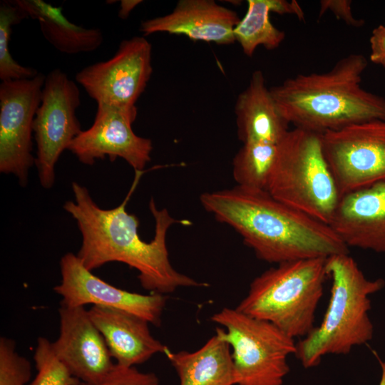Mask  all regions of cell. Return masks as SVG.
<instances>
[{
  "label": "cell",
  "instance_id": "obj_1",
  "mask_svg": "<svg viewBox=\"0 0 385 385\" xmlns=\"http://www.w3.org/2000/svg\"><path fill=\"white\" fill-rule=\"evenodd\" d=\"M133 183L124 200L112 209H103L93 200L88 190L77 182L71 188L73 200L66 201L63 209L76 220L82 237L76 255L90 271L112 262L135 269L140 285L151 293L167 294L180 287H207L177 271L171 265L166 246V235L177 220L167 209H158L153 197L149 209L155 220V235L149 242L138 235L139 220L126 211L125 206L143 171H135Z\"/></svg>",
  "mask_w": 385,
  "mask_h": 385
},
{
  "label": "cell",
  "instance_id": "obj_2",
  "mask_svg": "<svg viewBox=\"0 0 385 385\" xmlns=\"http://www.w3.org/2000/svg\"><path fill=\"white\" fill-rule=\"evenodd\" d=\"M200 200L205 210L235 229L265 262L277 265L349 253L329 225L275 199L265 190L236 185L204 192Z\"/></svg>",
  "mask_w": 385,
  "mask_h": 385
},
{
  "label": "cell",
  "instance_id": "obj_3",
  "mask_svg": "<svg viewBox=\"0 0 385 385\" xmlns=\"http://www.w3.org/2000/svg\"><path fill=\"white\" fill-rule=\"evenodd\" d=\"M367 66L363 54L351 53L325 73L297 75L270 88V92L281 115L294 128L322 133L385 120V98L361 86Z\"/></svg>",
  "mask_w": 385,
  "mask_h": 385
},
{
  "label": "cell",
  "instance_id": "obj_4",
  "mask_svg": "<svg viewBox=\"0 0 385 385\" xmlns=\"http://www.w3.org/2000/svg\"><path fill=\"white\" fill-rule=\"evenodd\" d=\"M326 271L332 279L326 312L320 324L297 343L294 355L306 369L318 366L327 355L347 354L372 339L369 296L385 286L381 278L367 279L349 253L327 258Z\"/></svg>",
  "mask_w": 385,
  "mask_h": 385
},
{
  "label": "cell",
  "instance_id": "obj_5",
  "mask_svg": "<svg viewBox=\"0 0 385 385\" xmlns=\"http://www.w3.org/2000/svg\"><path fill=\"white\" fill-rule=\"evenodd\" d=\"M327 258L282 262L256 277L235 307L267 321L289 337L304 338L315 327V314L328 277Z\"/></svg>",
  "mask_w": 385,
  "mask_h": 385
},
{
  "label": "cell",
  "instance_id": "obj_6",
  "mask_svg": "<svg viewBox=\"0 0 385 385\" xmlns=\"http://www.w3.org/2000/svg\"><path fill=\"white\" fill-rule=\"evenodd\" d=\"M266 191L329 225L341 195L324 156L322 133L294 128L277 144Z\"/></svg>",
  "mask_w": 385,
  "mask_h": 385
},
{
  "label": "cell",
  "instance_id": "obj_7",
  "mask_svg": "<svg viewBox=\"0 0 385 385\" xmlns=\"http://www.w3.org/2000/svg\"><path fill=\"white\" fill-rule=\"evenodd\" d=\"M210 320L220 325L231 349L235 385H282L297 343L273 324L224 307Z\"/></svg>",
  "mask_w": 385,
  "mask_h": 385
},
{
  "label": "cell",
  "instance_id": "obj_8",
  "mask_svg": "<svg viewBox=\"0 0 385 385\" xmlns=\"http://www.w3.org/2000/svg\"><path fill=\"white\" fill-rule=\"evenodd\" d=\"M80 104V90L66 73L56 68L46 76L41 102L33 124L35 165L43 188H52L57 161L82 131L76 115Z\"/></svg>",
  "mask_w": 385,
  "mask_h": 385
},
{
  "label": "cell",
  "instance_id": "obj_9",
  "mask_svg": "<svg viewBox=\"0 0 385 385\" xmlns=\"http://www.w3.org/2000/svg\"><path fill=\"white\" fill-rule=\"evenodd\" d=\"M325 158L341 196L385 180V120L322 133Z\"/></svg>",
  "mask_w": 385,
  "mask_h": 385
},
{
  "label": "cell",
  "instance_id": "obj_10",
  "mask_svg": "<svg viewBox=\"0 0 385 385\" xmlns=\"http://www.w3.org/2000/svg\"><path fill=\"white\" fill-rule=\"evenodd\" d=\"M152 73L150 43L133 36L122 41L111 58L79 71L76 81L97 105L132 109Z\"/></svg>",
  "mask_w": 385,
  "mask_h": 385
},
{
  "label": "cell",
  "instance_id": "obj_11",
  "mask_svg": "<svg viewBox=\"0 0 385 385\" xmlns=\"http://www.w3.org/2000/svg\"><path fill=\"white\" fill-rule=\"evenodd\" d=\"M46 76L0 84V172L12 174L22 187L35 165L33 124L41 104Z\"/></svg>",
  "mask_w": 385,
  "mask_h": 385
},
{
  "label": "cell",
  "instance_id": "obj_12",
  "mask_svg": "<svg viewBox=\"0 0 385 385\" xmlns=\"http://www.w3.org/2000/svg\"><path fill=\"white\" fill-rule=\"evenodd\" d=\"M60 270L61 281L53 290L61 297V304L117 309L137 315L155 327L160 325L168 299L165 294H142L115 287L93 274L71 252L61 258Z\"/></svg>",
  "mask_w": 385,
  "mask_h": 385
},
{
  "label": "cell",
  "instance_id": "obj_13",
  "mask_svg": "<svg viewBox=\"0 0 385 385\" xmlns=\"http://www.w3.org/2000/svg\"><path fill=\"white\" fill-rule=\"evenodd\" d=\"M136 116L137 108L98 105L92 125L82 130L68 150L85 165H91L106 157L111 162L120 158L135 171H143L150 160L153 143L133 132L132 123Z\"/></svg>",
  "mask_w": 385,
  "mask_h": 385
},
{
  "label": "cell",
  "instance_id": "obj_14",
  "mask_svg": "<svg viewBox=\"0 0 385 385\" xmlns=\"http://www.w3.org/2000/svg\"><path fill=\"white\" fill-rule=\"evenodd\" d=\"M58 314L59 334L51 342L56 355L81 382L101 381L115 363L88 310L61 304Z\"/></svg>",
  "mask_w": 385,
  "mask_h": 385
},
{
  "label": "cell",
  "instance_id": "obj_15",
  "mask_svg": "<svg viewBox=\"0 0 385 385\" xmlns=\"http://www.w3.org/2000/svg\"><path fill=\"white\" fill-rule=\"evenodd\" d=\"M329 225L348 248L385 253V180L342 195Z\"/></svg>",
  "mask_w": 385,
  "mask_h": 385
},
{
  "label": "cell",
  "instance_id": "obj_16",
  "mask_svg": "<svg viewBox=\"0 0 385 385\" xmlns=\"http://www.w3.org/2000/svg\"><path fill=\"white\" fill-rule=\"evenodd\" d=\"M240 21L235 11L213 0H180L171 13L143 21L140 31L144 36L165 32L228 45L235 42L233 31Z\"/></svg>",
  "mask_w": 385,
  "mask_h": 385
},
{
  "label": "cell",
  "instance_id": "obj_17",
  "mask_svg": "<svg viewBox=\"0 0 385 385\" xmlns=\"http://www.w3.org/2000/svg\"><path fill=\"white\" fill-rule=\"evenodd\" d=\"M88 313L119 365L135 366L169 349L151 334L150 324L137 315L101 306H92Z\"/></svg>",
  "mask_w": 385,
  "mask_h": 385
},
{
  "label": "cell",
  "instance_id": "obj_18",
  "mask_svg": "<svg viewBox=\"0 0 385 385\" xmlns=\"http://www.w3.org/2000/svg\"><path fill=\"white\" fill-rule=\"evenodd\" d=\"M235 113L237 136L243 143L277 145L289 130L279 113L261 71L253 72L247 88L238 96Z\"/></svg>",
  "mask_w": 385,
  "mask_h": 385
},
{
  "label": "cell",
  "instance_id": "obj_19",
  "mask_svg": "<svg viewBox=\"0 0 385 385\" xmlns=\"http://www.w3.org/2000/svg\"><path fill=\"white\" fill-rule=\"evenodd\" d=\"M165 355L175 369L180 385H235L231 349L220 327L197 350L173 352L168 349Z\"/></svg>",
  "mask_w": 385,
  "mask_h": 385
},
{
  "label": "cell",
  "instance_id": "obj_20",
  "mask_svg": "<svg viewBox=\"0 0 385 385\" xmlns=\"http://www.w3.org/2000/svg\"><path fill=\"white\" fill-rule=\"evenodd\" d=\"M29 18L36 20L45 39L56 50L66 54L91 52L103 41L99 29H86L71 22L62 8L42 0H15Z\"/></svg>",
  "mask_w": 385,
  "mask_h": 385
},
{
  "label": "cell",
  "instance_id": "obj_21",
  "mask_svg": "<svg viewBox=\"0 0 385 385\" xmlns=\"http://www.w3.org/2000/svg\"><path fill=\"white\" fill-rule=\"evenodd\" d=\"M247 10L234 29V36L244 53L252 56L259 46L275 49L285 38V34L270 20V13L292 14L304 20V12L297 1L292 0H248Z\"/></svg>",
  "mask_w": 385,
  "mask_h": 385
},
{
  "label": "cell",
  "instance_id": "obj_22",
  "mask_svg": "<svg viewBox=\"0 0 385 385\" xmlns=\"http://www.w3.org/2000/svg\"><path fill=\"white\" fill-rule=\"evenodd\" d=\"M276 154L277 145L243 143L232 161V175L237 185L266 190Z\"/></svg>",
  "mask_w": 385,
  "mask_h": 385
},
{
  "label": "cell",
  "instance_id": "obj_23",
  "mask_svg": "<svg viewBox=\"0 0 385 385\" xmlns=\"http://www.w3.org/2000/svg\"><path fill=\"white\" fill-rule=\"evenodd\" d=\"M29 16L15 1L0 3V79L1 81L31 79L39 72L29 66L19 64L9 51L11 27Z\"/></svg>",
  "mask_w": 385,
  "mask_h": 385
},
{
  "label": "cell",
  "instance_id": "obj_24",
  "mask_svg": "<svg viewBox=\"0 0 385 385\" xmlns=\"http://www.w3.org/2000/svg\"><path fill=\"white\" fill-rule=\"evenodd\" d=\"M34 360L37 374L29 385H80L67 366L56 355L52 343L45 337L37 339Z\"/></svg>",
  "mask_w": 385,
  "mask_h": 385
},
{
  "label": "cell",
  "instance_id": "obj_25",
  "mask_svg": "<svg viewBox=\"0 0 385 385\" xmlns=\"http://www.w3.org/2000/svg\"><path fill=\"white\" fill-rule=\"evenodd\" d=\"M31 376L29 361L20 355L16 342L6 337L0 338V385H26Z\"/></svg>",
  "mask_w": 385,
  "mask_h": 385
},
{
  "label": "cell",
  "instance_id": "obj_26",
  "mask_svg": "<svg viewBox=\"0 0 385 385\" xmlns=\"http://www.w3.org/2000/svg\"><path fill=\"white\" fill-rule=\"evenodd\" d=\"M80 385H160L159 379L152 372H141L135 366H124L115 363L113 369L101 381Z\"/></svg>",
  "mask_w": 385,
  "mask_h": 385
},
{
  "label": "cell",
  "instance_id": "obj_27",
  "mask_svg": "<svg viewBox=\"0 0 385 385\" xmlns=\"http://www.w3.org/2000/svg\"><path fill=\"white\" fill-rule=\"evenodd\" d=\"M352 1L350 0H322L319 16L330 11L338 19L342 20L346 25L353 27H360L364 24L363 19L355 18L351 12Z\"/></svg>",
  "mask_w": 385,
  "mask_h": 385
},
{
  "label": "cell",
  "instance_id": "obj_28",
  "mask_svg": "<svg viewBox=\"0 0 385 385\" xmlns=\"http://www.w3.org/2000/svg\"><path fill=\"white\" fill-rule=\"evenodd\" d=\"M369 42L371 61L385 68V24L379 25L372 31Z\"/></svg>",
  "mask_w": 385,
  "mask_h": 385
},
{
  "label": "cell",
  "instance_id": "obj_29",
  "mask_svg": "<svg viewBox=\"0 0 385 385\" xmlns=\"http://www.w3.org/2000/svg\"><path fill=\"white\" fill-rule=\"evenodd\" d=\"M142 1L139 0H123L120 1V9L118 16L121 19H125L129 16L130 11Z\"/></svg>",
  "mask_w": 385,
  "mask_h": 385
},
{
  "label": "cell",
  "instance_id": "obj_30",
  "mask_svg": "<svg viewBox=\"0 0 385 385\" xmlns=\"http://www.w3.org/2000/svg\"><path fill=\"white\" fill-rule=\"evenodd\" d=\"M375 355L378 359L381 367V378L379 385H385V361H383L376 354Z\"/></svg>",
  "mask_w": 385,
  "mask_h": 385
}]
</instances>
